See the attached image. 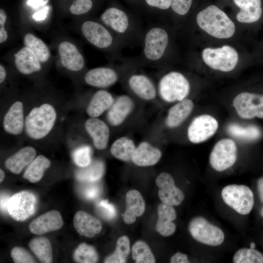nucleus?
Masks as SVG:
<instances>
[{"label": "nucleus", "mask_w": 263, "mask_h": 263, "mask_svg": "<svg viewBox=\"0 0 263 263\" xmlns=\"http://www.w3.org/2000/svg\"><path fill=\"white\" fill-rule=\"evenodd\" d=\"M100 21L107 27L124 46L141 44L144 31L138 21L123 10L112 7L100 16Z\"/></svg>", "instance_id": "f257e3e1"}, {"label": "nucleus", "mask_w": 263, "mask_h": 263, "mask_svg": "<svg viewBox=\"0 0 263 263\" xmlns=\"http://www.w3.org/2000/svg\"><path fill=\"white\" fill-rule=\"evenodd\" d=\"M170 41L169 33L163 25H150L144 31L142 51L135 61L146 65H159L166 56Z\"/></svg>", "instance_id": "f03ea898"}, {"label": "nucleus", "mask_w": 263, "mask_h": 263, "mask_svg": "<svg viewBox=\"0 0 263 263\" xmlns=\"http://www.w3.org/2000/svg\"><path fill=\"white\" fill-rule=\"evenodd\" d=\"M198 26L210 36L218 38H228L235 32V25L227 15L214 5L207 6L196 16Z\"/></svg>", "instance_id": "7ed1b4c3"}, {"label": "nucleus", "mask_w": 263, "mask_h": 263, "mask_svg": "<svg viewBox=\"0 0 263 263\" xmlns=\"http://www.w3.org/2000/svg\"><path fill=\"white\" fill-rule=\"evenodd\" d=\"M56 117L55 108L49 103L33 108L25 118L26 134L34 140L42 139L53 129Z\"/></svg>", "instance_id": "20e7f679"}, {"label": "nucleus", "mask_w": 263, "mask_h": 263, "mask_svg": "<svg viewBox=\"0 0 263 263\" xmlns=\"http://www.w3.org/2000/svg\"><path fill=\"white\" fill-rule=\"evenodd\" d=\"M85 39L96 48L110 50L119 59H122L121 50L124 47L112 31L101 22L88 20L81 27Z\"/></svg>", "instance_id": "39448f33"}, {"label": "nucleus", "mask_w": 263, "mask_h": 263, "mask_svg": "<svg viewBox=\"0 0 263 263\" xmlns=\"http://www.w3.org/2000/svg\"><path fill=\"white\" fill-rule=\"evenodd\" d=\"M190 83L182 73L171 71L163 75L158 83V92L161 97L168 102L180 101L188 95Z\"/></svg>", "instance_id": "423d86ee"}, {"label": "nucleus", "mask_w": 263, "mask_h": 263, "mask_svg": "<svg viewBox=\"0 0 263 263\" xmlns=\"http://www.w3.org/2000/svg\"><path fill=\"white\" fill-rule=\"evenodd\" d=\"M205 63L210 68L222 72L233 70L239 59L237 51L229 45L219 48H206L202 53Z\"/></svg>", "instance_id": "0eeeda50"}, {"label": "nucleus", "mask_w": 263, "mask_h": 263, "mask_svg": "<svg viewBox=\"0 0 263 263\" xmlns=\"http://www.w3.org/2000/svg\"><path fill=\"white\" fill-rule=\"evenodd\" d=\"M221 196L227 205L240 214L247 215L253 208L254 195L251 189L245 185L226 186L222 189Z\"/></svg>", "instance_id": "6e6552de"}, {"label": "nucleus", "mask_w": 263, "mask_h": 263, "mask_svg": "<svg viewBox=\"0 0 263 263\" xmlns=\"http://www.w3.org/2000/svg\"><path fill=\"white\" fill-rule=\"evenodd\" d=\"M189 232L194 239L210 246L221 244L225 239L223 231L201 216L193 218L188 224Z\"/></svg>", "instance_id": "1a4fd4ad"}, {"label": "nucleus", "mask_w": 263, "mask_h": 263, "mask_svg": "<svg viewBox=\"0 0 263 263\" xmlns=\"http://www.w3.org/2000/svg\"><path fill=\"white\" fill-rule=\"evenodd\" d=\"M237 155L235 142L229 138L222 139L215 144L210 152L209 164L215 170L222 171L235 164Z\"/></svg>", "instance_id": "9d476101"}, {"label": "nucleus", "mask_w": 263, "mask_h": 263, "mask_svg": "<svg viewBox=\"0 0 263 263\" xmlns=\"http://www.w3.org/2000/svg\"><path fill=\"white\" fill-rule=\"evenodd\" d=\"M36 195L28 191H21L10 197L7 206L8 213L14 220L23 221L33 215L36 209Z\"/></svg>", "instance_id": "9b49d317"}, {"label": "nucleus", "mask_w": 263, "mask_h": 263, "mask_svg": "<svg viewBox=\"0 0 263 263\" xmlns=\"http://www.w3.org/2000/svg\"><path fill=\"white\" fill-rule=\"evenodd\" d=\"M233 105L242 118H263V94L241 93L234 98Z\"/></svg>", "instance_id": "f8f14e48"}, {"label": "nucleus", "mask_w": 263, "mask_h": 263, "mask_svg": "<svg viewBox=\"0 0 263 263\" xmlns=\"http://www.w3.org/2000/svg\"><path fill=\"white\" fill-rule=\"evenodd\" d=\"M218 122L212 116L202 114L195 117L188 130V137L193 143L204 142L213 136L218 129Z\"/></svg>", "instance_id": "ddd939ff"}, {"label": "nucleus", "mask_w": 263, "mask_h": 263, "mask_svg": "<svg viewBox=\"0 0 263 263\" xmlns=\"http://www.w3.org/2000/svg\"><path fill=\"white\" fill-rule=\"evenodd\" d=\"M156 184L159 188L158 196L162 203L176 206L183 201L184 194L175 186L173 177L169 173H161L156 179Z\"/></svg>", "instance_id": "4468645a"}, {"label": "nucleus", "mask_w": 263, "mask_h": 263, "mask_svg": "<svg viewBox=\"0 0 263 263\" xmlns=\"http://www.w3.org/2000/svg\"><path fill=\"white\" fill-rule=\"evenodd\" d=\"M119 77L117 71L109 67H100L88 71L84 75L85 83L92 87L105 88L114 84Z\"/></svg>", "instance_id": "2eb2a0df"}, {"label": "nucleus", "mask_w": 263, "mask_h": 263, "mask_svg": "<svg viewBox=\"0 0 263 263\" xmlns=\"http://www.w3.org/2000/svg\"><path fill=\"white\" fill-rule=\"evenodd\" d=\"M63 221L60 213L51 210L43 214L32 221L29 225L30 232L37 235L43 234L60 229Z\"/></svg>", "instance_id": "dca6fc26"}, {"label": "nucleus", "mask_w": 263, "mask_h": 263, "mask_svg": "<svg viewBox=\"0 0 263 263\" xmlns=\"http://www.w3.org/2000/svg\"><path fill=\"white\" fill-rule=\"evenodd\" d=\"M2 125L5 132L9 134L18 135L22 132L25 119L21 101H17L10 107L3 117Z\"/></svg>", "instance_id": "f3484780"}, {"label": "nucleus", "mask_w": 263, "mask_h": 263, "mask_svg": "<svg viewBox=\"0 0 263 263\" xmlns=\"http://www.w3.org/2000/svg\"><path fill=\"white\" fill-rule=\"evenodd\" d=\"M58 53L62 65L72 71H79L85 65L83 56L72 43L64 41L58 46Z\"/></svg>", "instance_id": "a211bd4d"}, {"label": "nucleus", "mask_w": 263, "mask_h": 263, "mask_svg": "<svg viewBox=\"0 0 263 263\" xmlns=\"http://www.w3.org/2000/svg\"><path fill=\"white\" fill-rule=\"evenodd\" d=\"M84 126L93 140L94 146L98 150L105 149L110 136V131L107 124L97 117H90L86 121Z\"/></svg>", "instance_id": "6ab92c4d"}, {"label": "nucleus", "mask_w": 263, "mask_h": 263, "mask_svg": "<svg viewBox=\"0 0 263 263\" xmlns=\"http://www.w3.org/2000/svg\"><path fill=\"white\" fill-rule=\"evenodd\" d=\"M131 90L141 99L150 100L157 94L156 88L150 79L142 74H134L130 75L128 80Z\"/></svg>", "instance_id": "aec40b11"}, {"label": "nucleus", "mask_w": 263, "mask_h": 263, "mask_svg": "<svg viewBox=\"0 0 263 263\" xmlns=\"http://www.w3.org/2000/svg\"><path fill=\"white\" fill-rule=\"evenodd\" d=\"M133 107V102L130 97L126 95L118 96L107 113L108 122L113 126L120 125L131 113Z\"/></svg>", "instance_id": "412c9836"}, {"label": "nucleus", "mask_w": 263, "mask_h": 263, "mask_svg": "<svg viewBox=\"0 0 263 263\" xmlns=\"http://www.w3.org/2000/svg\"><path fill=\"white\" fill-rule=\"evenodd\" d=\"M158 220L155 225L156 231L164 237L171 236L175 232L176 225L172 222L176 218V211L172 206L160 204L157 209Z\"/></svg>", "instance_id": "4be33fe9"}, {"label": "nucleus", "mask_w": 263, "mask_h": 263, "mask_svg": "<svg viewBox=\"0 0 263 263\" xmlns=\"http://www.w3.org/2000/svg\"><path fill=\"white\" fill-rule=\"evenodd\" d=\"M73 224L80 235L88 238L94 237L102 229V224L97 218L83 211H78L75 214Z\"/></svg>", "instance_id": "5701e85b"}, {"label": "nucleus", "mask_w": 263, "mask_h": 263, "mask_svg": "<svg viewBox=\"0 0 263 263\" xmlns=\"http://www.w3.org/2000/svg\"><path fill=\"white\" fill-rule=\"evenodd\" d=\"M126 209L122 216L126 224H131L144 213L145 202L138 190L132 189L126 195Z\"/></svg>", "instance_id": "b1692460"}, {"label": "nucleus", "mask_w": 263, "mask_h": 263, "mask_svg": "<svg viewBox=\"0 0 263 263\" xmlns=\"http://www.w3.org/2000/svg\"><path fill=\"white\" fill-rule=\"evenodd\" d=\"M17 69L22 74L27 75L40 70V61L28 47L21 48L14 55Z\"/></svg>", "instance_id": "393cba45"}, {"label": "nucleus", "mask_w": 263, "mask_h": 263, "mask_svg": "<svg viewBox=\"0 0 263 263\" xmlns=\"http://www.w3.org/2000/svg\"><path fill=\"white\" fill-rule=\"evenodd\" d=\"M36 155V150L34 148L24 147L7 158L5 166L12 173L19 174L31 163Z\"/></svg>", "instance_id": "a878e982"}, {"label": "nucleus", "mask_w": 263, "mask_h": 263, "mask_svg": "<svg viewBox=\"0 0 263 263\" xmlns=\"http://www.w3.org/2000/svg\"><path fill=\"white\" fill-rule=\"evenodd\" d=\"M162 156L161 151L147 142H143L136 148L132 156L133 163L140 167L156 164Z\"/></svg>", "instance_id": "bb28decb"}, {"label": "nucleus", "mask_w": 263, "mask_h": 263, "mask_svg": "<svg viewBox=\"0 0 263 263\" xmlns=\"http://www.w3.org/2000/svg\"><path fill=\"white\" fill-rule=\"evenodd\" d=\"M240 8L236 15L238 21L251 23L257 21L262 14L261 0H233Z\"/></svg>", "instance_id": "cd10ccee"}, {"label": "nucleus", "mask_w": 263, "mask_h": 263, "mask_svg": "<svg viewBox=\"0 0 263 263\" xmlns=\"http://www.w3.org/2000/svg\"><path fill=\"white\" fill-rule=\"evenodd\" d=\"M112 94L105 90H99L93 95L86 109L90 117H97L109 109L114 102Z\"/></svg>", "instance_id": "c85d7f7f"}, {"label": "nucleus", "mask_w": 263, "mask_h": 263, "mask_svg": "<svg viewBox=\"0 0 263 263\" xmlns=\"http://www.w3.org/2000/svg\"><path fill=\"white\" fill-rule=\"evenodd\" d=\"M194 107L193 101L185 98L171 107L166 118L168 127L173 128L180 125L191 113Z\"/></svg>", "instance_id": "c756f323"}, {"label": "nucleus", "mask_w": 263, "mask_h": 263, "mask_svg": "<svg viewBox=\"0 0 263 263\" xmlns=\"http://www.w3.org/2000/svg\"><path fill=\"white\" fill-rule=\"evenodd\" d=\"M51 165L50 160L43 155H39L28 166L23 177L31 183H37L41 179L45 170Z\"/></svg>", "instance_id": "7c9ffc66"}, {"label": "nucleus", "mask_w": 263, "mask_h": 263, "mask_svg": "<svg viewBox=\"0 0 263 263\" xmlns=\"http://www.w3.org/2000/svg\"><path fill=\"white\" fill-rule=\"evenodd\" d=\"M136 149L133 141L126 137L116 139L112 144L110 151L115 158L123 161L132 160Z\"/></svg>", "instance_id": "2f4dec72"}, {"label": "nucleus", "mask_w": 263, "mask_h": 263, "mask_svg": "<svg viewBox=\"0 0 263 263\" xmlns=\"http://www.w3.org/2000/svg\"><path fill=\"white\" fill-rule=\"evenodd\" d=\"M104 172V165L100 160H94L86 167L80 168L75 173L76 178L79 181L94 182L99 181Z\"/></svg>", "instance_id": "473e14b6"}, {"label": "nucleus", "mask_w": 263, "mask_h": 263, "mask_svg": "<svg viewBox=\"0 0 263 263\" xmlns=\"http://www.w3.org/2000/svg\"><path fill=\"white\" fill-rule=\"evenodd\" d=\"M29 246L38 259L43 263H51L53 261L51 244L45 237H37L32 239Z\"/></svg>", "instance_id": "72a5a7b5"}, {"label": "nucleus", "mask_w": 263, "mask_h": 263, "mask_svg": "<svg viewBox=\"0 0 263 263\" xmlns=\"http://www.w3.org/2000/svg\"><path fill=\"white\" fill-rule=\"evenodd\" d=\"M227 132L232 136L244 141H253L258 139L261 134L260 129L254 125L243 126L236 123L229 124Z\"/></svg>", "instance_id": "f704fd0d"}, {"label": "nucleus", "mask_w": 263, "mask_h": 263, "mask_svg": "<svg viewBox=\"0 0 263 263\" xmlns=\"http://www.w3.org/2000/svg\"><path fill=\"white\" fill-rule=\"evenodd\" d=\"M23 42L25 46L35 54L40 62H46L49 60V49L42 40L31 33H27L24 37Z\"/></svg>", "instance_id": "c9c22d12"}, {"label": "nucleus", "mask_w": 263, "mask_h": 263, "mask_svg": "<svg viewBox=\"0 0 263 263\" xmlns=\"http://www.w3.org/2000/svg\"><path fill=\"white\" fill-rule=\"evenodd\" d=\"M130 250V242L129 238L126 236H121L116 242L114 251L106 258L104 263H126Z\"/></svg>", "instance_id": "e433bc0d"}, {"label": "nucleus", "mask_w": 263, "mask_h": 263, "mask_svg": "<svg viewBox=\"0 0 263 263\" xmlns=\"http://www.w3.org/2000/svg\"><path fill=\"white\" fill-rule=\"evenodd\" d=\"M132 257L136 263H154V256L149 245L144 241H137L132 248Z\"/></svg>", "instance_id": "4c0bfd02"}, {"label": "nucleus", "mask_w": 263, "mask_h": 263, "mask_svg": "<svg viewBox=\"0 0 263 263\" xmlns=\"http://www.w3.org/2000/svg\"><path fill=\"white\" fill-rule=\"evenodd\" d=\"M74 259L77 263H94L97 262L98 256L94 246L82 243L75 250Z\"/></svg>", "instance_id": "58836bf2"}, {"label": "nucleus", "mask_w": 263, "mask_h": 263, "mask_svg": "<svg viewBox=\"0 0 263 263\" xmlns=\"http://www.w3.org/2000/svg\"><path fill=\"white\" fill-rule=\"evenodd\" d=\"M234 263H263V254L254 248H242L233 256Z\"/></svg>", "instance_id": "ea45409f"}, {"label": "nucleus", "mask_w": 263, "mask_h": 263, "mask_svg": "<svg viewBox=\"0 0 263 263\" xmlns=\"http://www.w3.org/2000/svg\"><path fill=\"white\" fill-rule=\"evenodd\" d=\"M79 188L81 195L88 200H93L98 197L101 192V187L97 181L84 182Z\"/></svg>", "instance_id": "a19ab883"}, {"label": "nucleus", "mask_w": 263, "mask_h": 263, "mask_svg": "<svg viewBox=\"0 0 263 263\" xmlns=\"http://www.w3.org/2000/svg\"><path fill=\"white\" fill-rule=\"evenodd\" d=\"M92 150L88 146L77 148L73 153V159L75 164L80 168L89 165L92 162Z\"/></svg>", "instance_id": "79ce46f5"}, {"label": "nucleus", "mask_w": 263, "mask_h": 263, "mask_svg": "<svg viewBox=\"0 0 263 263\" xmlns=\"http://www.w3.org/2000/svg\"><path fill=\"white\" fill-rule=\"evenodd\" d=\"M96 209L103 219L111 221L116 216V210L113 205L108 202L107 200H102L96 205Z\"/></svg>", "instance_id": "37998d69"}, {"label": "nucleus", "mask_w": 263, "mask_h": 263, "mask_svg": "<svg viewBox=\"0 0 263 263\" xmlns=\"http://www.w3.org/2000/svg\"><path fill=\"white\" fill-rule=\"evenodd\" d=\"M11 256L15 263H36L32 255L22 247H14L11 251Z\"/></svg>", "instance_id": "c03bdc74"}, {"label": "nucleus", "mask_w": 263, "mask_h": 263, "mask_svg": "<svg viewBox=\"0 0 263 263\" xmlns=\"http://www.w3.org/2000/svg\"><path fill=\"white\" fill-rule=\"evenodd\" d=\"M92 7V0H76L72 3L69 10L72 14L80 15L88 13Z\"/></svg>", "instance_id": "a18cd8bd"}, {"label": "nucleus", "mask_w": 263, "mask_h": 263, "mask_svg": "<svg viewBox=\"0 0 263 263\" xmlns=\"http://www.w3.org/2000/svg\"><path fill=\"white\" fill-rule=\"evenodd\" d=\"M193 0H171L170 7L172 11L180 16H184L189 12Z\"/></svg>", "instance_id": "49530a36"}, {"label": "nucleus", "mask_w": 263, "mask_h": 263, "mask_svg": "<svg viewBox=\"0 0 263 263\" xmlns=\"http://www.w3.org/2000/svg\"><path fill=\"white\" fill-rule=\"evenodd\" d=\"M7 16L5 12L2 9H0V43H2L6 41L8 34L4 27L6 21Z\"/></svg>", "instance_id": "de8ad7c7"}, {"label": "nucleus", "mask_w": 263, "mask_h": 263, "mask_svg": "<svg viewBox=\"0 0 263 263\" xmlns=\"http://www.w3.org/2000/svg\"><path fill=\"white\" fill-rule=\"evenodd\" d=\"M145 1L150 7L159 10H167L171 5V0H145Z\"/></svg>", "instance_id": "09e8293b"}, {"label": "nucleus", "mask_w": 263, "mask_h": 263, "mask_svg": "<svg viewBox=\"0 0 263 263\" xmlns=\"http://www.w3.org/2000/svg\"><path fill=\"white\" fill-rule=\"evenodd\" d=\"M171 263H189L187 255L181 252H177L171 258Z\"/></svg>", "instance_id": "8fccbe9b"}, {"label": "nucleus", "mask_w": 263, "mask_h": 263, "mask_svg": "<svg viewBox=\"0 0 263 263\" xmlns=\"http://www.w3.org/2000/svg\"><path fill=\"white\" fill-rule=\"evenodd\" d=\"M10 197L5 193H1L0 195V210L3 213H8L7 206Z\"/></svg>", "instance_id": "3c124183"}, {"label": "nucleus", "mask_w": 263, "mask_h": 263, "mask_svg": "<svg viewBox=\"0 0 263 263\" xmlns=\"http://www.w3.org/2000/svg\"><path fill=\"white\" fill-rule=\"evenodd\" d=\"M48 9V8H45L36 13L33 16L34 19L37 20L44 19L46 17Z\"/></svg>", "instance_id": "603ef678"}, {"label": "nucleus", "mask_w": 263, "mask_h": 263, "mask_svg": "<svg viewBox=\"0 0 263 263\" xmlns=\"http://www.w3.org/2000/svg\"><path fill=\"white\" fill-rule=\"evenodd\" d=\"M257 188L260 199L263 203V177L260 178L258 180Z\"/></svg>", "instance_id": "864d4df0"}, {"label": "nucleus", "mask_w": 263, "mask_h": 263, "mask_svg": "<svg viewBox=\"0 0 263 263\" xmlns=\"http://www.w3.org/2000/svg\"><path fill=\"white\" fill-rule=\"evenodd\" d=\"M27 3L28 5L37 8L45 3L43 0H28Z\"/></svg>", "instance_id": "5fc2aeb1"}, {"label": "nucleus", "mask_w": 263, "mask_h": 263, "mask_svg": "<svg viewBox=\"0 0 263 263\" xmlns=\"http://www.w3.org/2000/svg\"><path fill=\"white\" fill-rule=\"evenodd\" d=\"M6 76V72L5 68L1 64L0 65V83L1 84L4 81Z\"/></svg>", "instance_id": "6e6d98bb"}, {"label": "nucleus", "mask_w": 263, "mask_h": 263, "mask_svg": "<svg viewBox=\"0 0 263 263\" xmlns=\"http://www.w3.org/2000/svg\"><path fill=\"white\" fill-rule=\"evenodd\" d=\"M5 177V173L3 170L0 169V182H1Z\"/></svg>", "instance_id": "4d7b16f0"}, {"label": "nucleus", "mask_w": 263, "mask_h": 263, "mask_svg": "<svg viewBox=\"0 0 263 263\" xmlns=\"http://www.w3.org/2000/svg\"><path fill=\"white\" fill-rule=\"evenodd\" d=\"M255 247V244L254 243H251L250 244V247L252 248H254Z\"/></svg>", "instance_id": "13d9d810"}, {"label": "nucleus", "mask_w": 263, "mask_h": 263, "mask_svg": "<svg viewBox=\"0 0 263 263\" xmlns=\"http://www.w3.org/2000/svg\"><path fill=\"white\" fill-rule=\"evenodd\" d=\"M262 215L263 216V209H262Z\"/></svg>", "instance_id": "bf43d9fd"}]
</instances>
